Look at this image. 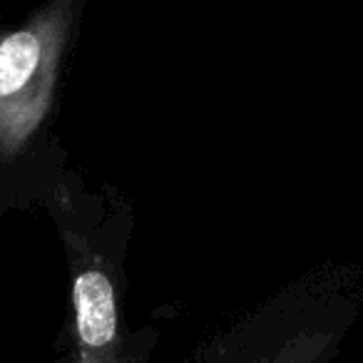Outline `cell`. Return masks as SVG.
Here are the masks:
<instances>
[{"label":"cell","instance_id":"cell-3","mask_svg":"<svg viewBox=\"0 0 363 363\" xmlns=\"http://www.w3.org/2000/svg\"><path fill=\"white\" fill-rule=\"evenodd\" d=\"M363 316V259L323 262L269 294L184 363H333Z\"/></svg>","mask_w":363,"mask_h":363},{"label":"cell","instance_id":"cell-4","mask_svg":"<svg viewBox=\"0 0 363 363\" xmlns=\"http://www.w3.org/2000/svg\"><path fill=\"white\" fill-rule=\"evenodd\" d=\"M0 6H3V0H0Z\"/></svg>","mask_w":363,"mask_h":363},{"label":"cell","instance_id":"cell-2","mask_svg":"<svg viewBox=\"0 0 363 363\" xmlns=\"http://www.w3.org/2000/svg\"><path fill=\"white\" fill-rule=\"evenodd\" d=\"M50 217L70 281V338L87 363H150L157 346L152 326H125L127 252L135 234V207L112 184L90 187L67 169L43 204Z\"/></svg>","mask_w":363,"mask_h":363},{"label":"cell","instance_id":"cell-1","mask_svg":"<svg viewBox=\"0 0 363 363\" xmlns=\"http://www.w3.org/2000/svg\"><path fill=\"white\" fill-rule=\"evenodd\" d=\"M90 0H43L0 21V219L45 204L70 169L62 90Z\"/></svg>","mask_w":363,"mask_h":363}]
</instances>
